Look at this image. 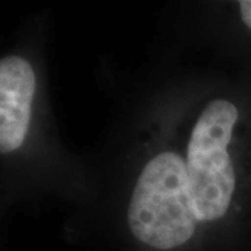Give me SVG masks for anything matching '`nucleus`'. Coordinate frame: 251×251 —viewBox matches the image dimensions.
<instances>
[{"instance_id":"1","label":"nucleus","mask_w":251,"mask_h":251,"mask_svg":"<svg viewBox=\"0 0 251 251\" xmlns=\"http://www.w3.org/2000/svg\"><path fill=\"white\" fill-rule=\"evenodd\" d=\"M128 224L140 242L169 250L187 242L197 218L188 196L187 166L177 153L163 152L147 163L128 205Z\"/></svg>"},{"instance_id":"2","label":"nucleus","mask_w":251,"mask_h":251,"mask_svg":"<svg viewBox=\"0 0 251 251\" xmlns=\"http://www.w3.org/2000/svg\"><path fill=\"white\" fill-rule=\"evenodd\" d=\"M188 196L197 221L224 216L234 191V169L226 145H188Z\"/></svg>"},{"instance_id":"3","label":"nucleus","mask_w":251,"mask_h":251,"mask_svg":"<svg viewBox=\"0 0 251 251\" xmlns=\"http://www.w3.org/2000/svg\"><path fill=\"white\" fill-rule=\"evenodd\" d=\"M35 92V73L17 56L0 63V151L11 152L21 147L31 119Z\"/></svg>"},{"instance_id":"4","label":"nucleus","mask_w":251,"mask_h":251,"mask_svg":"<svg viewBox=\"0 0 251 251\" xmlns=\"http://www.w3.org/2000/svg\"><path fill=\"white\" fill-rule=\"evenodd\" d=\"M240 13L244 24L251 29V0H243L240 1Z\"/></svg>"}]
</instances>
